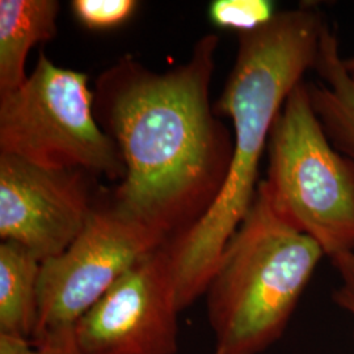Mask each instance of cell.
<instances>
[{
    "label": "cell",
    "mask_w": 354,
    "mask_h": 354,
    "mask_svg": "<svg viewBox=\"0 0 354 354\" xmlns=\"http://www.w3.org/2000/svg\"><path fill=\"white\" fill-rule=\"evenodd\" d=\"M218 42L203 36L165 74L125 55L95 84L96 120L127 168L114 201L168 241L203 219L227 178L234 140L210 104Z\"/></svg>",
    "instance_id": "cell-1"
},
{
    "label": "cell",
    "mask_w": 354,
    "mask_h": 354,
    "mask_svg": "<svg viewBox=\"0 0 354 354\" xmlns=\"http://www.w3.org/2000/svg\"><path fill=\"white\" fill-rule=\"evenodd\" d=\"M326 26L314 7L302 6L239 35L236 61L216 105V113L232 120L235 133L226 183L203 219L168 243L180 310L206 292L228 241L252 207L272 127L304 73L315 68Z\"/></svg>",
    "instance_id": "cell-2"
},
{
    "label": "cell",
    "mask_w": 354,
    "mask_h": 354,
    "mask_svg": "<svg viewBox=\"0 0 354 354\" xmlns=\"http://www.w3.org/2000/svg\"><path fill=\"white\" fill-rule=\"evenodd\" d=\"M326 254L259 184L206 289L214 354H260L279 340Z\"/></svg>",
    "instance_id": "cell-3"
},
{
    "label": "cell",
    "mask_w": 354,
    "mask_h": 354,
    "mask_svg": "<svg viewBox=\"0 0 354 354\" xmlns=\"http://www.w3.org/2000/svg\"><path fill=\"white\" fill-rule=\"evenodd\" d=\"M263 181L291 226L333 259L354 251V160L336 151L308 84L291 91L272 127Z\"/></svg>",
    "instance_id": "cell-4"
},
{
    "label": "cell",
    "mask_w": 354,
    "mask_h": 354,
    "mask_svg": "<svg viewBox=\"0 0 354 354\" xmlns=\"http://www.w3.org/2000/svg\"><path fill=\"white\" fill-rule=\"evenodd\" d=\"M93 104L88 76L58 67L41 53L26 83L0 96V153L124 180V159L97 122Z\"/></svg>",
    "instance_id": "cell-5"
},
{
    "label": "cell",
    "mask_w": 354,
    "mask_h": 354,
    "mask_svg": "<svg viewBox=\"0 0 354 354\" xmlns=\"http://www.w3.org/2000/svg\"><path fill=\"white\" fill-rule=\"evenodd\" d=\"M168 241L114 201L95 203L75 241L41 264L32 342L71 328L130 268Z\"/></svg>",
    "instance_id": "cell-6"
},
{
    "label": "cell",
    "mask_w": 354,
    "mask_h": 354,
    "mask_svg": "<svg viewBox=\"0 0 354 354\" xmlns=\"http://www.w3.org/2000/svg\"><path fill=\"white\" fill-rule=\"evenodd\" d=\"M176 282L168 243L149 253L76 322L83 354H176Z\"/></svg>",
    "instance_id": "cell-7"
},
{
    "label": "cell",
    "mask_w": 354,
    "mask_h": 354,
    "mask_svg": "<svg viewBox=\"0 0 354 354\" xmlns=\"http://www.w3.org/2000/svg\"><path fill=\"white\" fill-rule=\"evenodd\" d=\"M91 176L0 153L1 241L23 245L41 264L64 253L93 209Z\"/></svg>",
    "instance_id": "cell-8"
},
{
    "label": "cell",
    "mask_w": 354,
    "mask_h": 354,
    "mask_svg": "<svg viewBox=\"0 0 354 354\" xmlns=\"http://www.w3.org/2000/svg\"><path fill=\"white\" fill-rule=\"evenodd\" d=\"M57 0H0V96L26 83L30 49L57 35Z\"/></svg>",
    "instance_id": "cell-9"
},
{
    "label": "cell",
    "mask_w": 354,
    "mask_h": 354,
    "mask_svg": "<svg viewBox=\"0 0 354 354\" xmlns=\"http://www.w3.org/2000/svg\"><path fill=\"white\" fill-rule=\"evenodd\" d=\"M315 70L322 82L308 84L311 100L330 140L354 158V83L345 71L337 38L323 32Z\"/></svg>",
    "instance_id": "cell-10"
},
{
    "label": "cell",
    "mask_w": 354,
    "mask_h": 354,
    "mask_svg": "<svg viewBox=\"0 0 354 354\" xmlns=\"http://www.w3.org/2000/svg\"><path fill=\"white\" fill-rule=\"evenodd\" d=\"M41 263L15 241L0 244V333L33 339Z\"/></svg>",
    "instance_id": "cell-11"
},
{
    "label": "cell",
    "mask_w": 354,
    "mask_h": 354,
    "mask_svg": "<svg viewBox=\"0 0 354 354\" xmlns=\"http://www.w3.org/2000/svg\"><path fill=\"white\" fill-rule=\"evenodd\" d=\"M276 7L269 0H214L209 7L210 21L218 28L252 33L276 17Z\"/></svg>",
    "instance_id": "cell-12"
},
{
    "label": "cell",
    "mask_w": 354,
    "mask_h": 354,
    "mask_svg": "<svg viewBox=\"0 0 354 354\" xmlns=\"http://www.w3.org/2000/svg\"><path fill=\"white\" fill-rule=\"evenodd\" d=\"M73 12L82 26L105 30L125 24L138 8L134 0H74Z\"/></svg>",
    "instance_id": "cell-13"
},
{
    "label": "cell",
    "mask_w": 354,
    "mask_h": 354,
    "mask_svg": "<svg viewBox=\"0 0 354 354\" xmlns=\"http://www.w3.org/2000/svg\"><path fill=\"white\" fill-rule=\"evenodd\" d=\"M342 283L333 292V301L354 317V251L330 259Z\"/></svg>",
    "instance_id": "cell-14"
},
{
    "label": "cell",
    "mask_w": 354,
    "mask_h": 354,
    "mask_svg": "<svg viewBox=\"0 0 354 354\" xmlns=\"http://www.w3.org/2000/svg\"><path fill=\"white\" fill-rule=\"evenodd\" d=\"M33 344L44 354H83L76 345L74 327L55 330Z\"/></svg>",
    "instance_id": "cell-15"
},
{
    "label": "cell",
    "mask_w": 354,
    "mask_h": 354,
    "mask_svg": "<svg viewBox=\"0 0 354 354\" xmlns=\"http://www.w3.org/2000/svg\"><path fill=\"white\" fill-rule=\"evenodd\" d=\"M0 354H44L33 342L0 333Z\"/></svg>",
    "instance_id": "cell-16"
},
{
    "label": "cell",
    "mask_w": 354,
    "mask_h": 354,
    "mask_svg": "<svg viewBox=\"0 0 354 354\" xmlns=\"http://www.w3.org/2000/svg\"><path fill=\"white\" fill-rule=\"evenodd\" d=\"M342 64L345 67V71L348 73L349 77L352 79L354 83V57H349V58H342Z\"/></svg>",
    "instance_id": "cell-17"
}]
</instances>
